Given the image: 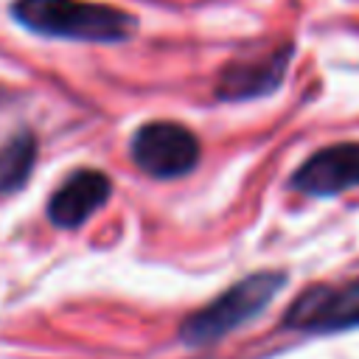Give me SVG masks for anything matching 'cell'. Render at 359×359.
<instances>
[{"mask_svg": "<svg viewBox=\"0 0 359 359\" xmlns=\"http://www.w3.org/2000/svg\"><path fill=\"white\" fill-rule=\"evenodd\" d=\"M11 14L42 36L79 42H121L137 28V20L123 8L90 0H14Z\"/></svg>", "mask_w": 359, "mask_h": 359, "instance_id": "6da1fadb", "label": "cell"}, {"mask_svg": "<svg viewBox=\"0 0 359 359\" xmlns=\"http://www.w3.org/2000/svg\"><path fill=\"white\" fill-rule=\"evenodd\" d=\"M283 283H286V272L278 269H261L241 278L238 283L224 289L216 300H210L205 309L188 314L185 323L180 325V339L188 345H208L222 339L224 334L255 320L283 289Z\"/></svg>", "mask_w": 359, "mask_h": 359, "instance_id": "7a4b0ae2", "label": "cell"}, {"mask_svg": "<svg viewBox=\"0 0 359 359\" xmlns=\"http://www.w3.org/2000/svg\"><path fill=\"white\" fill-rule=\"evenodd\" d=\"M135 165L157 180H174L188 174L202 154L199 137L177 121H149L143 123L129 143Z\"/></svg>", "mask_w": 359, "mask_h": 359, "instance_id": "3957f363", "label": "cell"}, {"mask_svg": "<svg viewBox=\"0 0 359 359\" xmlns=\"http://www.w3.org/2000/svg\"><path fill=\"white\" fill-rule=\"evenodd\" d=\"M283 325L311 334L359 328V278L345 283H314L303 289L286 309Z\"/></svg>", "mask_w": 359, "mask_h": 359, "instance_id": "277c9868", "label": "cell"}, {"mask_svg": "<svg viewBox=\"0 0 359 359\" xmlns=\"http://www.w3.org/2000/svg\"><path fill=\"white\" fill-rule=\"evenodd\" d=\"M359 185V140L317 149L292 174V188L306 196H337Z\"/></svg>", "mask_w": 359, "mask_h": 359, "instance_id": "5b68a950", "label": "cell"}, {"mask_svg": "<svg viewBox=\"0 0 359 359\" xmlns=\"http://www.w3.org/2000/svg\"><path fill=\"white\" fill-rule=\"evenodd\" d=\"M289 62H292V45H280L269 53L250 59H233L219 76L216 95L222 101H247V98L269 95L283 81Z\"/></svg>", "mask_w": 359, "mask_h": 359, "instance_id": "8992f818", "label": "cell"}, {"mask_svg": "<svg viewBox=\"0 0 359 359\" xmlns=\"http://www.w3.org/2000/svg\"><path fill=\"white\" fill-rule=\"evenodd\" d=\"M112 196V182L104 171L79 168L73 171L50 196L48 219L53 227L73 230L81 227L93 213H98Z\"/></svg>", "mask_w": 359, "mask_h": 359, "instance_id": "52a82bcc", "label": "cell"}, {"mask_svg": "<svg viewBox=\"0 0 359 359\" xmlns=\"http://www.w3.org/2000/svg\"><path fill=\"white\" fill-rule=\"evenodd\" d=\"M34 160H36V137L28 129L11 135L0 146V194L17 191L28 180Z\"/></svg>", "mask_w": 359, "mask_h": 359, "instance_id": "ba28073f", "label": "cell"}]
</instances>
